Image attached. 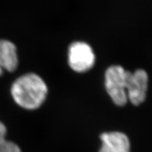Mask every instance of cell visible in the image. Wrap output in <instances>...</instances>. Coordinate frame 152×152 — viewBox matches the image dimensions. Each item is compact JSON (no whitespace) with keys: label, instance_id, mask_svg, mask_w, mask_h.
Instances as JSON below:
<instances>
[{"label":"cell","instance_id":"obj_7","mask_svg":"<svg viewBox=\"0 0 152 152\" xmlns=\"http://www.w3.org/2000/svg\"><path fill=\"white\" fill-rule=\"evenodd\" d=\"M7 132V127L0 121V152H21L16 143L6 140Z\"/></svg>","mask_w":152,"mask_h":152},{"label":"cell","instance_id":"obj_4","mask_svg":"<svg viewBox=\"0 0 152 152\" xmlns=\"http://www.w3.org/2000/svg\"><path fill=\"white\" fill-rule=\"evenodd\" d=\"M149 76L147 71L142 68L134 72L126 71L125 89L128 99L133 105H140L145 100L148 88Z\"/></svg>","mask_w":152,"mask_h":152},{"label":"cell","instance_id":"obj_1","mask_svg":"<svg viewBox=\"0 0 152 152\" xmlns=\"http://www.w3.org/2000/svg\"><path fill=\"white\" fill-rule=\"evenodd\" d=\"M48 94L45 80L35 73H27L19 76L11 87V94L20 107L34 110L40 107Z\"/></svg>","mask_w":152,"mask_h":152},{"label":"cell","instance_id":"obj_5","mask_svg":"<svg viewBox=\"0 0 152 152\" xmlns=\"http://www.w3.org/2000/svg\"><path fill=\"white\" fill-rule=\"evenodd\" d=\"M99 152H130V142L128 137L122 132L112 131L102 133Z\"/></svg>","mask_w":152,"mask_h":152},{"label":"cell","instance_id":"obj_2","mask_svg":"<svg viewBox=\"0 0 152 152\" xmlns=\"http://www.w3.org/2000/svg\"><path fill=\"white\" fill-rule=\"evenodd\" d=\"M126 70L120 65H113L106 69L104 76L106 92L118 106H124L128 102L125 89Z\"/></svg>","mask_w":152,"mask_h":152},{"label":"cell","instance_id":"obj_3","mask_svg":"<svg viewBox=\"0 0 152 152\" xmlns=\"http://www.w3.org/2000/svg\"><path fill=\"white\" fill-rule=\"evenodd\" d=\"M95 54L92 47L83 41H75L68 47V64L73 71L83 73L94 66Z\"/></svg>","mask_w":152,"mask_h":152},{"label":"cell","instance_id":"obj_8","mask_svg":"<svg viewBox=\"0 0 152 152\" xmlns=\"http://www.w3.org/2000/svg\"><path fill=\"white\" fill-rule=\"evenodd\" d=\"M3 73H4V70L2 69V68H1V66H0V76L2 75Z\"/></svg>","mask_w":152,"mask_h":152},{"label":"cell","instance_id":"obj_6","mask_svg":"<svg viewBox=\"0 0 152 152\" xmlns=\"http://www.w3.org/2000/svg\"><path fill=\"white\" fill-rule=\"evenodd\" d=\"M18 66V56L15 44L9 39H0V66L12 73Z\"/></svg>","mask_w":152,"mask_h":152}]
</instances>
